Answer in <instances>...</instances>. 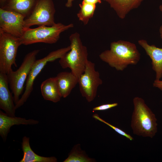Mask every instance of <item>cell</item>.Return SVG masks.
<instances>
[{
  "label": "cell",
  "instance_id": "obj_1",
  "mask_svg": "<svg viewBox=\"0 0 162 162\" xmlns=\"http://www.w3.org/2000/svg\"><path fill=\"white\" fill-rule=\"evenodd\" d=\"M100 59L117 70L122 71L130 65L136 64L140 54L134 43L119 40L111 42L110 48L99 55Z\"/></svg>",
  "mask_w": 162,
  "mask_h": 162
},
{
  "label": "cell",
  "instance_id": "obj_2",
  "mask_svg": "<svg viewBox=\"0 0 162 162\" xmlns=\"http://www.w3.org/2000/svg\"><path fill=\"white\" fill-rule=\"evenodd\" d=\"M134 110L131 127L134 134L152 138L157 132L158 124L155 115L142 98L136 97L133 99Z\"/></svg>",
  "mask_w": 162,
  "mask_h": 162
},
{
  "label": "cell",
  "instance_id": "obj_3",
  "mask_svg": "<svg viewBox=\"0 0 162 162\" xmlns=\"http://www.w3.org/2000/svg\"><path fill=\"white\" fill-rule=\"evenodd\" d=\"M70 50L59 59L62 68H69L71 72L79 78L84 72L88 60L86 47L83 45L79 34L75 32L69 37Z\"/></svg>",
  "mask_w": 162,
  "mask_h": 162
},
{
  "label": "cell",
  "instance_id": "obj_4",
  "mask_svg": "<svg viewBox=\"0 0 162 162\" xmlns=\"http://www.w3.org/2000/svg\"><path fill=\"white\" fill-rule=\"evenodd\" d=\"M74 26L72 23L64 25L56 23L52 26H39L35 28H25L20 38L21 45H28L38 43L53 44L58 40L60 34Z\"/></svg>",
  "mask_w": 162,
  "mask_h": 162
},
{
  "label": "cell",
  "instance_id": "obj_5",
  "mask_svg": "<svg viewBox=\"0 0 162 162\" xmlns=\"http://www.w3.org/2000/svg\"><path fill=\"white\" fill-rule=\"evenodd\" d=\"M39 51V50H36L28 53L25 56L18 69L15 71L12 70L7 74L9 87L14 94L15 105L20 100L24 84Z\"/></svg>",
  "mask_w": 162,
  "mask_h": 162
},
{
  "label": "cell",
  "instance_id": "obj_6",
  "mask_svg": "<svg viewBox=\"0 0 162 162\" xmlns=\"http://www.w3.org/2000/svg\"><path fill=\"white\" fill-rule=\"evenodd\" d=\"M21 45L20 38L0 28V72L7 74L12 70V65L17 67L16 58Z\"/></svg>",
  "mask_w": 162,
  "mask_h": 162
},
{
  "label": "cell",
  "instance_id": "obj_7",
  "mask_svg": "<svg viewBox=\"0 0 162 162\" xmlns=\"http://www.w3.org/2000/svg\"><path fill=\"white\" fill-rule=\"evenodd\" d=\"M70 50V45L52 51L43 58L35 61L27 77L25 90L18 103L15 105L16 109L22 106L26 102L33 91L34 81L35 78L47 63L60 59Z\"/></svg>",
  "mask_w": 162,
  "mask_h": 162
},
{
  "label": "cell",
  "instance_id": "obj_8",
  "mask_svg": "<svg viewBox=\"0 0 162 162\" xmlns=\"http://www.w3.org/2000/svg\"><path fill=\"white\" fill-rule=\"evenodd\" d=\"M55 11L53 0H37L31 12L25 18L24 27L30 28L35 25H53L56 23Z\"/></svg>",
  "mask_w": 162,
  "mask_h": 162
},
{
  "label": "cell",
  "instance_id": "obj_9",
  "mask_svg": "<svg viewBox=\"0 0 162 162\" xmlns=\"http://www.w3.org/2000/svg\"><path fill=\"white\" fill-rule=\"evenodd\" d=\"M95 66L94 63L88 60L84 72L78 78L80 92L88 102L94 99L98 88L103 83L99 73L95 69Z\"/></svg>",
  "mask_w": 162,
  "mask_h": 162
},
{
  "label": "cell",
  "instance_id": "obj_10",
  "mask_svg": "<svg viewBox=\"0 0 162 162\" xmlns=\"http://www.w3.org/2000/svg\"><path fill=\"white\" fill-rule=\"evenodd\" d=\"M25 17L18 13L0 8V28L14 36L20 38L25 28Z\"/></svg>",
  "mask_w": 162,
  "mask_h": 162
},
{
  "label": "cell",
  "instance_id": "obj_11",
  "mask_svg": "<svg viewBox=\"0 0 162 162\" xmlns=\"http://www.w3.org/2000/svg\"><path fill=\"white\" fill-rule=\"evenodd\" d=\"M9 86L7 74L0 72V108L8 116L14 117L16 109Z\"/></svg>",
  "mask_w": 162,
  "mask_h": 162
},
{
  "label": "cell",
  "instance_id": "obj_12",
  "mask_svg": "<svg viewBox=\"0 0 162 162\" xmlns=\"http://www.w3.org/2000/svg\"><path fill=\"white\" fill-rule=\"evenodd\" d=\"M138 43L152 60V68L155 73V80H160L162 77V48L150 45L144 39L139 40Z\"/></svg>",
  "mask_w": 162,
  "mask_h": 162
},
{
  "label": "cell",
  "instance_id": "obj_13",
  "mask_svg": "<svg viewBox=\"0 0 162 162\" xmlns=\"http://www.w3.org/2000/svg\"><path fill=\"white\" fill-rule=\"evenodd\" d=\"M38 121L33 119L12 117L0 111V135L5 141L10 128L14 125H35L39 123Z\"/></svg>",
  "mask_w": 162,
  "mask_h": 162
},
{
  "label": "cell",
  "instance_id": "obj_14",
  "mask_svg": "<svg viewBox=\"0 0 162 162\" xmlns=\"http://www.w3.org/2000/svg\"><path fill=\"white\" fill-rule=\"evenodd\" d=\"M55 77L62 97H68L78 83V78L71 72H60Z\"/></svg>",
  "mask_w": 162,
  "mask_h": 162
},
{
  "label": "cell",
  "instance_id": "obj_15",
  "mask_svg": "<svg viewBox=\"0 0 162 162\" xmlns=\"http://www.w3.org/2000/svg\"><path fill=\"white\" fill-rule=\"evenodd\" d=\"M120 19H124L132 10L137 8L144 0H104Z\"/></svg>",
  "mask_w": 162,
  "mask_h": 162
},
{
  "label": "cell",
  "instance_id": "obj_16",
  "mask_svg": "<svg viewBox=\"0 0 162 162\" xmlns=\"http://www.w3.org/2000/svg\"><path fill=\"white\" fill-rule=\"evenodd\" d=\"M22 148L23 157L20 162H56L55 157H45L36 154L32 149L29 144V138L24 136L22 139Z\"/></svg>",
  "mask_w": 162,
  "mask_h": 162
},
{
  "label": "cell",
  "instance_id": "obj_17",
  "mask_svg": "<svg viewBox=\"0 0 162 162\" xmlns=\"http://www.w3.org/2000/svg\"><path fill=\"white\" fill-rule=\"evenodd\" d=\"M37 0H7L1 8L19 13L26 17L30 13Z\"/></svg>",
  "mask_w": 162,
  "mask_h": 162
},
{
  "label": "cell",
  "instance_id": "obj_18",
  "mask_svg": "<svg viewBox=\"0 0 162 162\" xmlns=\"http://www.w3.org/2000/svg\"><path fill=\"white\" fill-rule=\"evenodd\" d=\"M41 93L44 99L54 103L59 101L62 97L55 77H50L44 81L40 85Z\"/></svg>",
  "mask_w": 162,
  "mask_h": 162
},
{
  "label": "cell",
  "instance_id": "obj_19",
  "mask_svg": "<svg viewBox=\"0 0 162 162\" xmlns=\"http://www.w3.org/2000/svg\"><path fill=\"white\" fill-rule=\"evenodd\" d=\"M94 159L89 158L86 152L82 150L80 145H75L68 154V158L64 162H94Z\"/></svg>",
  "mask_w": 162,
  "mask_h": 162
},
{
  "label": "cell",
  "instance_id": "obj_20",
  "mask_svg": "<svg viewBox=\"0 0 162 162\" xmlns=\"http://www.w3.org/2000/svg\"><path fill=\"white\" fill-rule=\"evenodd\" d=\"M80 10L77 14V16L80 21L86 25L93 16L96 4L86 3L82 1L81 4H80Z\"/></svg>",
  "mask_w": 162,
  "mask_h": 162
},
{
  "label": "cell",
  "instance_id": "obj_21",
  "mask_svg": "<svg viewBox=\"0 0 162 162\" xmlns=\"http://www.w3.org/2000/svg\"><path fill=\"white\" fill-rule=\"evenodd\" d=\"M93 117L97 120L100 121L108 125L112 128L117 133L119 134L124 136L130 141H132L134 140L133 137L130 135L127 134L124 131L121 129L110 124L101 118L97 114H94L93 115Z\"/></svg>",
  "mask_w": 162,
  "mask_h": 162
},
{
  "label": "cell",
  "instance_id": "obj_22",
  "mask_svg": "<svg viewBox=\"0 0 162 162\" xmlns=\"http://www.w3.org/2000/svg\"><path fill=\"white\" fill-rule=\"evenodd\" d=\"M118 104V103H117L104 104L93 108V111H94L106 110L116 107Z\"/></svg>",
  "mask_w": 162,
  "mask_h": 162
},
{
  "label": "cell",
  "instance_id": "obj_23",
  "mask_svg": "<svg viewBox=\"0 0 162 162\" xmlns=\"http://www.w3.org/2000/svg\"><path fill=\"white\" fill-rule=\"evenodd\" d=\"M153 87L162 91V80H155L153 83Z\"/></svg>",
  "mask_w": 162,
  "mask_h": 162
},
{
  "label": "cell",
  "instance_id": "obj_24",
  "mask_svg": "<svg viewBox=\"0 0 162 162\" xmlns=\"http://www.w3.org/2000/svg\"><path fill=\"white\" fill-rule=\"evenodd\" d=\"M83 1L86 3L93 4L101 3V0H83Z\"/></svg>",
  "mask_w": 162,
  "mask_h": 162
},
{
  "label": "cell",
  "instance_id": "obj_25",
  "mask_svg": "<svg viewBox=\"0 0 162 162\" xmlns=\"http://www.w3.org/2000/svg\"><path fill=\"white\" fill-rule=\"evenodd\" d=\"M65 6L68 8H70L72 6V2L74 0H67Z\"/></svg>",
  "mask_w": 162,
  "mask_h": 162
},
{
  "label": "cell",
  "instance_id": "obj_26",
  "mask_svg": "<svg viewBox=\"0 0 162 162\" xmlns=\"http://www.w3.org/2000/svg\"><path fill=\"white\" fill-rule=\"evenodd\" d=\"M7 0H0V5L2 7L4 4Z\"/></svg>",
  "mask_w": 162,
  "mask_h": 162
},
{
  "label": "cell",
  "instance_id": "obj_27",
  "mask_svg": "<svg viewBox=\"0 0 162 162\" xmlns=\"http://www.w3.org/2000/svg\"><path fill=\"white\" fill-rule=\"evenodd\" d=\"M159 32L160 37L162 40V25L160 26L159 28Z\"/></svg>",
  "mask_w": 162,
  "mask_h": 162
},
{
  "label": "cell",
  "instance_id": "obj_28",
  "mask_svg": "<svg viewBox=\"0 0 162 162\" xmlns=\"http://www.w3.org/2000/svg\"><path fill=\"white\" fill-rule=\"evenodd\" d=\"M159 9L160 11L162 13V4L160 5L159 7Z\"/></svg>",
  "mask_w": 162,
  "mask_h": 162
}]
</instances>
